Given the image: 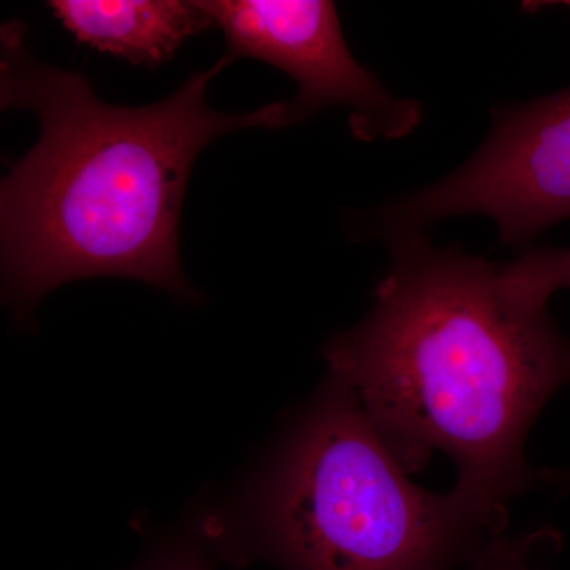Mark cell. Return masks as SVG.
I'll return each instance as SVG.
<instances>
[{
    "instance_id": "cell-1",
    "label": "cell",
    "mask_w": 570,
    "mask_h": 570,
    "mask_svg": "<svg viewBox=\"0 0 570 570\" xmlns=\"http://www.w3.org/2000/svg\"><path fill=\"white\" fill-rule=\"evenodd\" d=\"M232 62L225 55L160 102L116 107L82 75L33 58L21 21L2 26L0 105L40 121L39 141L0 186L3 291L17 313L94 276L194 295L178 236L195 160L225 134L283 129L279 102L239 115L208 104L209 85Z\"/></svg>"
},
{
    "instance_id": "cell-2",
    "label": "cell",
    "mask_w": 570,
    "mask_h": 570,
    "mask_svg": "<svg viewBox=\"0 0 570 570\" xmlns=\"http://www.w3.org/2000/svg\"><path fill=\"white\" fill-rule=\"evenodd\" d=\"M390 253L371 313L325 344L328 374L409 474L444 453L453 489L505 510L539 478L524 444L570 382V341L547 305L510 291L501 264L428 238Z\"/></svg>"
},
{
    "instance_id": "cell-3",
    "label": "cell",
    "mask_w": 570,
    "mask_h": 570,
    "mask_svg": "<svg viewBox=\"0 0 570 570\" xmlns=\"http://www.w3.org/2000/svg\"><path fill=\"white\" fill-rule=\"evenodd\" d=\"M409 475L328 374L238 508L208 528L232 560L281 570H456L504 534L505 510Z\"/></svg>"
},
{
    "instance_id": "cell-4",
    "label": "cell",
    "mask_w": 570,
    "mask_h": 570,
    "mask_svg": "<svg viewBox=\"0 0 570 570\" xmlns=\"http://www.w3.org/2000/svg\"><path fill=\"white\" fill-rule=\"evenodd\" d=\"M491 116L489 137L466 163L390 202L385 217L396 235L428 236L449 217L480 214L497 223L502 245L519 247L570 219V86Z\"/></svg>"
},
{
    "instance_id": "cell-5",
    "label": "cell",
    "mask_w": 570,
    "mask_h": 570,
    "mask_svg": "<svg viewBox=\"0 0 570 570\" xmlns=\"http://www.w3.org/2000/svg\"><path fill=\"white\" fill-rule=\"evenodd\" d=\"M219 28L232 59L250 58L296 82L279 100L283 127L309 121L328 108L348 110L362 141L400 140L422 122L417 100L400 99L356 61L335 3L325 0H198Z\"/></svg>"
},
{
    "instance_id": "cell-6",
    "label": "cell",
    "mask_w": 570,
    "mask_h": 570,
    "mask_svg": "<svg viewBox=\"0 0 570 570\" xmlns=\"http://www.w3.org/2000/svg\"><path fill=\"white\" fill-rule=\"evenodd\" d=\"M56 20L94 50L156 69L190 37L214 28L200 2L52 0Z\"/></svg>"
},
{
    "instance_id": "cell-7",
    "label": "cell",
    "mask_w": 570,
    "mask_h": 570,
    "mask_svg": "<svg viewBox=\"0 0 570 570\" xmlns=\"http://www.w3.org/2000/svg\"><path fill=\"white\" fill-rule=\"evenodd\" d=\"M501 272L513 294L549 305L554 292L570 288V247L527 249L510 264H501Z\"/></svg>"
},
{
    "instance_id": "cell-8",
    "label": "cell",
    "mask_w": 570,
    "mask_h": 570,
    "mask_svg": "<svg viewBox=\"0 0 570 570\" xmlns=\"http://www.w3.org/2000/svg\"><path fill=\"white\" fill-rule=\"evenodd\" d=\"M542 535H520L510 538L501 534L491 540L469 570H546L540 564L543 553Z\"/></svg>"
},
{
    "instance_id": "cell-9",
    "label": "cell",
    "mask_w": 570,
    "mask_h": 570,
    "mask_svg": "<svg viewBox=\"0 0 570 570\" xmlns=\"http://www.w3.org/2000/svg\"><path fill=\"white\" fill-rule=\"evenodd\" d=\"M135 570H213L204 551L190 542L171 543L153 553Z\"/></svg>"
},
{
    "instance_id": "cell-10",
    "label": "cell",
    "mask_w": 570,
    "mask_h": 570,
    "mask_svg": "<svg viewBox=\"0 0 570 570\" xmlns=\"http://www.w3.org/2000/svg\"><path fill=\"white\" fill-rule=\"evenodd\" d=\"M539 478L543 482L551 483V485L558 487L561 490H570V468L569 469H547V471L539 472Z\"/></svg>"
}]
</instances>
